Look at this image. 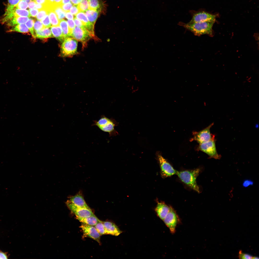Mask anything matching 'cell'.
<instances>
[{
  "mask_svg": "<svg viewBox=\"0 0 259 259\" xmlns=\"http://www.w3.org/2000/svg\"><path fill=\"white\" fill-rule=\"evenodd\" d=\"M24 0L26 1L28 3H29L31 1V0Z\"/></svg>",
  "mask_w": 259,
  "mask_h": 259,
  "instance_id": "52",
  "label": "cell"
},
{
  "mask_svg": "<svg viewBox=\"0 0 259 259\" xmlns=\"http://www.w3.org/2000/svg\"><path fill=\"white\" fill-rule=\"evenodd\" d=\"M73 20L76 26L82 29H86L80 20L75 18H74Z\"/></svg>",
  "mask_w": 259,
  "mask_h": 259,
  "instance_id": "39",
  "label": "cell"
},
{
  "mask_svg": "<svg viewBox=\"0 0 259 259\" xmlns=\"http://www.w3.org/2000/svg\"><path fill=\"white\" fill-rule=\"evenodd\" d=\"M29 12L28 10L16 8L14 7L7 5L5 12L1 20V23L4 24L9 19L18 17H30Z\"/></svg>",
  "mask_w": 259,
  "mask_h": 259,
  "instance_id": "4",
  "label": "cell"
},
{
  "mask_svg": "<svg viewBox=\"0 0 259 259\" xmlns=\"http://www.w3.org/2000/svg\"><path fill=\"white\" fill-rule=\"evenodd\" d=\"M39 11L36 16V18L38 20H41L47 14L48 15V12L45 10L42 9Z\"/></svg>",
  "mask_w": 259,
  "mask_h": 259,
  "instance_id": "35",
  "label": "cell"
},
{
  "mask_svg": "<svg viewBox=\"0 0 259 259\" xmlns=\"http://www.w3.org/2000/svg\"><path fill=\"white\" fill-rule=\"evenodd\" d=\"M51 30L54 37L61 42H63L65 38L63 35L61 27L59 26H52Z\"/></svg>",
  "mask_w": 259,
  "mask_h": 259,
  "instance_id": "22",
  "label": "cell"
},
{
  "mask_svg": "<svg viewBox=\"0 0 259 259\" xmlns=\"http://www.w3.org/2000/svg\"><path fill=\"white\" fill-rule=\"evenodd\" d=\"M197 149L205 153L211 158L219 159L221 158L216 150L215 139L199 144Z\"/></svg>",
  "mask_w": 259,
  "mask_h": 259,
  "instance_id": "5",
  "label": "cell"
},
{
  "mask_svg": "<svg viewBox=\"0 0 259 259\" xmlns=\"http://www.w3.org/2000/svg\"><path fill=\"white\" fill-rule=\"evenodd\" d=\"M92 125L96 126L102 131L108 133L110 135L114 131L115 124L113 121L105 116L101 117L98 120L94 121Z\"/></svg>",
  "mask_w": 259,
  "mask_h": 259,
  "instance_id": "7",
  "label": "cell"
},
{
  "mask_svg": "<svg viewBox=\"0 0 259 259\" xmlns=\"http://www.w3.org/2000/svg\"><path fill=\"white\" fill-rule=\"evenodd\" d=\"M259 259V258L258 257H253L252 258V259Z\"/></svg>",
  "mask_w": 259,
  "mask_h": 259,
  "instance_id": "53",
  "label": "cell"
},
{
  "mask_svg": "<svg viewBox=\"0 0 259 259\" xmlns=\"http://www.w3.org/2000/svg\"><path fill=\"white\" fill-rule=\"evenodd\" d=\"M88 9L100 11L102 4L100 0H88Z\"/></svg>",
  "mask_w": 259,
  "mask_h": 259,
  "instance_id": "24",
  "label": "cell"
},
{
  "mask_svg": "<svg viewBox=\"0 0 259 259\" xmlns=\"http://www.w3.org/2000/svg\"><path fill=\"white\" fill-rule=\"evenodd\" d=\"M41 21L45 28H49L51 27V24L48 14L45 16L41 20Z\"/></svg>",
  "mask_w": 259,
  "mask_h": 259,
  "instance_id": "31",
  "label": "cell"
},
{
  "mask_svg": "<svg viewBox=\"0 0 259 259\" xmlns=\"http://www.w3.org/2000/svg\"><path fill=\"white\" fill-rule=\"evenodd\" d=\"M29 19L28 17H16L9 19L6 23L8 26L12 27L19 24L25 23Z\"/></svg>",
  "mask_w": 259,
  "mask_h": 259,
  "instance_id": "19",
  "label": "cell"
},
{
  "mask_svg": "<svg viewBox=\"0 0 259 259\" xmlns=\"http://www.w3.org/2000/svg\"><path fill=\"white\" fill-rule=\"evenodd\" d=\"M94 226L101 235L106 234V229L102 221H101L98 223Z\"/></svg>",
  "mask_w": 259,
  "mask_h": 259,
  "instance_id": "27",
  "label": "cell"
},
{
  "mask_svg": "<svg viewBox=\"0 0 259 259\" xmlns=\"http://www.w3.org/2000/svg\"><path fill=\"white\" fill-rule=\"evenodd\" d=\"M71 2V0H62L61 4H65Z\"/></svg>",
  "mask_w": 259,
  "mask_h": 259,
  "instance_id": "50",
  "label": "cell"
},
{
  "mask_svg": "<svg viewBox=\"0 0 259 259\" xmlns=\"http://www.w3.org/2000/svg\"><path fill=\"white\" fill-rule=\"evenodd\" d=\"M59 25L61 28L65 38L70 37L67 22L65 20L63 19L60 21Z\"/></svg>",
  "mask_w": 259,
  "mask_h": 259,
  "instance_id": "25",
  "label": "cell"
},
{
  "mask_svg": "<svg viewBox=\"0 0 259 259\" xmlns=\"http://www.w3.org/2000/svg\"><path fill=\"white\" fill-rule=\"evenodd\" d=\"M157 158L160 167L162 176L164 177L176 174L177 171L160 154H157Z\"/></svg>",
  "mask_w": 259,
  "mask_h": 259,
  "instance_id": "8",
  "label": "cell"
},
{
  "mask_svg": "<svg viewBox=\"0 0 259 259\" xmlns=\"http://www.w3.org/2000/svg\"></svg>",
  "mask_w": 259,
  "mask_h": 259,
  "instance_id": "55",
  "label": "cell"
},
{
  "mask_svg": "<svg viewBox=\"0 0 259 259\" xmlns=\"http://www.w3.org/2000/svg\"><path fill=\"white\" fill-rule=\"evenodd\" d=\"M36 3L34 1H30L29 4L28 6L30 9L34 8L35 7Z\"/></svg>",
  "mask_w": 259,
  "mask_h": 259,
  "instance_id": "45",
  "label": "cell"
},
{
  "mask_svg": "<svg viewBox=\"0 0 259 259\" xmlns=\"http://www.w3.org/2000/svg\"><path fill=\"white\" fill-rule=\"evenodd\" d=\"M62 0H55L54 4L55 6H60L61 4Z\"/></svg>",
  "mask_w": 259,
  "mask_h": 259,
  "instance_id": "47",
  "label": "cell"
},
{
  "mask_svg": "<svg viewBox=\"0 0 259 259\" xmlns=\"http://www.w3.org/2000/svg\"><path fill=\"white\" fill-rule=\"evenodd\" d=\"M75 16V18L79 20L82 22L86 29L91 34L92 37L94 38V25L89 22L85 13L80 12Z\"/></svg>",
  "mask_w": 259,
  "mask_h": 259,
  "instance_id": "14",
  "label": "cell"
},
{
  "mask_svg": "<svg viewBox=\"0 0 259 259\" xmlns=\"http://www.w3.org/2000/svg\"><path fill=\"white\" fill-rule=\"evenodd\" d=\"M65 17L68 19H73V16L69 11L66 12Z\"/></svg>",
  "mask_w": 259,
  "mask_h": 259,
  "instance_id": "44",
  "label": "cell"
},
{
  "mask_svg": "<svg viewBox=\"0 0 259 259\" xmlns=\"http://www.w3.org/2000/svg\"><path fill=\"white\" fill-rule=\"evenodd\" d=\"M80 227L84 236L90 238L100 243L101 235L94 226L82 224Z\"/></svg>",
  "mask_w": 259,
  "mask_h": 259,
  "instance_id": "12",
  "label": "cell"
},
{
  "mask_svg": "<svg viewBox=\"0 0 259 259\" xmlns=\"http://www.w3.org/2000/svg\"><path fill=\"white\" fill-rule=\"evenodd\" d=\"M253 182L250 179H246L243 180L242 185L244 188H247L250 186H252L253 184Z\"/></svg>",
  "mask_w": 259,
  "mask_h": 259,
  "instance_id": "37",
  "label": "cell"
},
{
  "mask_svg": "<svg viewBox=\"0 0 259 259\" xmlns=\"http://www.w3.org/2000/svg\"><path fill=\"white\" fill-rule=\"evenodd\" d=\"M170 208V207L164 202H158L155 211L158 217L163 220L168 212Z\"/></svg>",
  "mask_w": 259,
  "mask_h": 259,
  "instance_id": "16",
  "label": "cell"
},
{
  "mask_svg": "<svg viewBox=\"0 0 259 259\" xmlns=\"http://www.w3.org/2000/svg\"><path fill=\"white\" fill-rule=\"evenodd\" d=\"M67 204L68 207L76 217L84 218L94 215L91 210L77 206L69 201L67 202Z\"/></svg>",
  "mask_w": 259,
  "mask_h": 259,
  "instance_id": "11",
  "label": "cell"
},
{
  "mask_svg": "<svg viewBox=\"0 0 259 259\" xmlns=\"http://www.w3.org/2000/svg\"><path fill=\"white\" fill-rule=\"evenodd\" d=\"M35 34L34 38H35L43 39L53 37L51 30L47 28L35 31Z\"/></svg>",
  "mask_w": 259,
  "mask_h": 259,
  "instance_id": "20",
  "label": "cell"
},
{
  "mask_svg": "<svg viewBox=\"0 0 259 259\" xmlns=\"http://www.w3.org/2000/svg\"><path fill=\"white\" fill-rule=\"evenodd\" d=\"M50 22L52 26H59L60 21L59 19L57 16L54 11H50L49 13Z\"/></svg>",
  "mask_w": 259,
  "mask_h": 259,
  "instance_id": "26",
  "label": "cell"
},
{
  "mask_svg": "<svg viewBox=\"0 0 259 259\" xmlns=\"http://www.w3.org/2000/svg\"><path fill=\"white\" fill-rule=\"evenodd\" d=\"M76 217L77 219L82 224L91 226H94L101 221L95 215L84 218Z\"/></svg>",
  "mask_w": 259,
  "mask_h": 259,
  "instance_id": "18",
  "label": "cell"
},
{
  "mask_svg": "<svg viewBox=\"0 0 259 259\" xmlns=\"http://www.w3.org/2000/svg\"><path fill=\"white\" fill-rule=\"evenodd\" d=\"M73 6L71 2L60 6L62 9L65 12H69Z\"/></svg>",
  "mask_w": 259,
  "mask_h": 259,
  "instance_id": "36",
  "label": "cell"
},
{
  "mask_svg": "<svg viewBox=\"0 0 259 259\" xmlns=\"http://www.w3.org/2000/svg\"><path fill=\"white\" fill-rule=\"evenodd\" d=\"M215 21L188 23L182 24L186 29L194 35L200 36L203 35H211L212 28Z\"/></svg>",
  "mask_w": 259,
  "mask_h": 259,
  "instance_id": "2",
  "label": "cell"
},
{
  "mask_svg": "<svg viewBox=\"0 0 259 259\" xmlns=\"http://www.w3.org/2000/svg\"><path fill=\"white\" fill-rule=\"evenodd\" d=\"M54 11L60 21L65 18L66 12L62 9L60 6L56 7Z\"/></svg>",
  "mask_w": 259,
  "mask_h": 259,
  "instance_id": "28",
  "label": "cell"
},
{
  "mask_svg": "<svg viewBox=\"0 0 259 259\" xmlns=\"http://www.w3.org/2000/svg\"><path fill=\"white\" fill-rule=\"evenodd\" d=\"M69 201L77 206L91 210L80 194H77L71 197Z\"/></svg>",
  "mask_w": 259,
  "mask_h": 259,
  "instance_id": "17",
  "label": "cell"
},
{
  "mask_svg": "<svg viewBox=\"0 0 259 259\" xmlns=\"http://www.w3.org/2000/svg\"><path fill=\"white\" fill-rule=\"evenodd\" d=\"M106 231V234L118 236L122 232L114 223L109 221L103 222Z\"/></svg>",
  "mask_w": 259,
  "mask_h": 259,
  "instance_id": "15",
  "label": "cell"
},
{
  "mask_svg": "<svg viewBox=\"0 0 259 259\" xmlns=\"http://www.w3.org/2000/svg\"><path fill=\"white\" fill-rule=\"evenodd\" d=\"M77 41L70 37L65 38L62 44L61 54L63 57H71L77 52Z\"/></svg>",
  "mask_w": 259,
  "mask_h": 259,
  "instance_id": "3",
  "label": "cell"
},
{
  "mask_svg": "<svg viewBox=\"0 0 259 259\" xmlns=\"http://www.w3.org/2000/svg\"><path fill=\"white\" fill-rule=\"evenodd\" d=\"M213 123L199 132L194 131L193 132V137L190 141H195L199 144L206 142L211 140L215 139V135L210 132V129L213 125Z\"/></svg>",
  "mask_w": 259,
  "mask_h": 259,
  "instance_id": "6",
  "label": "cell"
},
{
  "mask_svg": "<svg viewBox=\"0 0 259 259\" xmlns=\"http://www.w3.org/2000/svg\"><path fill=\"white\" fill-rule=\"evenodd\" d=\"M82 0H71V3L74 5H78Z\"/></svg>",
  "mask_w": 259,
  "mask_h": 259,
  "instance_id": "48",
  "label": "cell"
},
{
  "mask_svg": "<svg viewBox=\"0 0 259 259\" xmlns=\"http://www.w3.org/2000/svg\"><path fill=\"white\" fill-rule=\"evenodd\" d=\"M216 16L207 12H202L194 14L189 23L215 21Z\"/></svg>",
  "mask_w": 259,
  "mask_h": 259,
  "instance_id": "13",
  "label": "cell"
},
{
  "mask_svg": "<svg viewBox=\"0 0 259 259\" xmlns=\"http://www.w3.org/2000/svg\"><path fill=\"white\" fill-rule=\"evenodd\" d=\"M200 170L196 169L191 170L177 171L176 174L180 180L185 184L198 193L200 192L196 179Z\"/></svg>",
  "mask_w": 259,
  "mask_h": 259,
  "instance_id": "1",
  "label": "cell"
},
{
  "mask_svg": "<svg viewBox=\"0 0 259 259\" xmlns=\"http://www.w3.org/2000/svg\"><path fill=\"white\" fill-rule=\"evenodd\" d=\"M39 10L36 8H33L29 9V12L31 16L35 17L39 12Z\"/></svg>",
  "mask_w": 259,
  "mask_h": 259,
  "instance_id": "42",
  "label": "cell"
},
{
  "mask_svg": "<svg viewBox=\"0 0 259 259\" xmlns=\"http://www.w3.org/2000/svg\"><path fill=\"white\" fill-rule=\"evenodd\" d=\"M35 7L39 10V11L44 9V6L43 4L36 3Z\"/></svg>",
  "mask_w": 259,
  "mask_h": 259,
  "instance_id": "46",
  "label": "cell"
},
{
  "mask_svg": "<svg viewBox=\"0 0 259 259\" xmlns=\"http://www.w3.org/2000/svg\"><path fill=\"white\" fill-rule=\"evenodd\" d=\"M77 7L80 12H85L88 9L89 4L88 0H82L77 5Z\"/></svg>",
  "mask_w": 259,
  "mask_h": 259,
  "instance_id": "29",
  "label": "cell"
},
{
  "mask_svg": "<svg viewBox=\"0 0 259 259\" xmlns=\"http://www.w3.org/2000/svg\"><path fill=\"white\" fill-rule=\"evenodd\" d=\"M8 5L15 7L19 3L20 0H8Z\"/></svg>",
  "mask_w": 259,
  "mask_h": 259,
  "instance_id": "41",
  "label": "cell"
},
{
  "mask_svg": "<svg viewBox=\"0 0 259 259\" xmlns=\"http://www.w3.org/2000/svg\"><path fill=\"white\" fill-rule=\"evenodd\" d=\"M28 7V3L26 1L24 0H20L18 4L14 7L18 9L25 10Z\"/></svg>",
  "mask_w": 259,
  "mask_h": 259,
  "instance_id": "32",
  "label": "cell"
},
{
  "mask_svg": "<svg viewBox=\"0 0 259 259\" xmlns=\"http://www.w3.org/2000/svg\"><path fill=\"white\" fill-rule=\"evenodd\" d=\"M71 36L77 41L81 42L85 46L87 41L92 37L86 29L75 26L72 31Z\"/></svg>",
  "mask_w": 259,
  "mask_h": 259,
  "instance_id": "9",
  "label": "cell"
},
{
  "mask_svg": "<svg viewBox=\"0 0 259 259\" xmlns=\"http://www.w3.org/2000/svg\"><path fill=\"white\" fill-rule=\"evenodd\" d=\"M67 23L68 25L69 32L71 36L73 30L75 27V24L73 20L72 19H69L68 20Z\"/></svg>",
  "mask_w": 259,
  "mask_h": 259,
  "instance_id": "34",
  "label": "cell"
},
{
  "mask_svg": "<svg viewBox=\"0 0 259 259\" xmlns=\"http://www.w3.org/2000/svg\"><path fill=\"white\" fill-rule=\"evenodd\" d=\"M8 257L7 253L0 250V259H7Z\"/></svg>",
  "mask_w": 259,
  "mask_h": 259,
  "instance_id": "43",
  "label": "cell"
},
{
  "mask_svg": "<svg viewBox=\"0 0 259 259\" xmlns=\"http://www.w3.org/2000/svg\"><path fill=\"white\" fill-rule=\"evenodd\" d=\"M100 12L97 10L88 9L85 12V13L89 22L94 25Z\"/></svg>",
  "mask_w": 259,
  "mask_h": 259,
  "instance_id": "21",
  "label": "cell"
},
{
  "mask_svg": "<svg viewBox=\"0 0 259 259\" xmlns=\"http://www.w3.org/2000/svg\"><path fill=\"white\" fill-rule=\"evenodd\" d=\"M55 0H49V3L52 4H54Z\"/></svg>",
  "mask_w": 259,
  "mask_h": 259,
  "instance_id": "51",
  "label": "cell"
},
{
  "mask_svg": "<svg viewBox=\"0 0 259 259\" xmlns=\"http://www.w3.org/2000/svg\"><path fill=\"white\" fill-rule=\"evenodd\" d=\"M45 28V27L40 20H37L34 23V29L35 32L41 30Z\"/></svg>",
  "mask_w": 259,
  "mask_h": 259,
  "instance_id": "33",
  "label": "cell"
},
{
  "mask_svg": "<svg viewBox=\"0 0 259 259\" xmlns=\"http://www.w3.org/2000/svg\"><path fill=\"white\" fill-rule=\"evenodd\" d=\"M239 258L240 259H252L253 257L250 254L242 253L240 251L239 253Z\"/></svg>",
  "mask_w": 259,
  "mask_h": 259,
  "instance_id": "38",
  "label": "cell"
},
{
  "mask_svg": "<svg viewBox=\"0 0 259 259\" xmlns=\"http://www.w3.org/2000/svg\"><path fill=\"white\" fill-rule=\"evenodd\" d=\"M35 21L34 19L32 18H29L28 21L25 23V25L29 29L33 36L34 38L35 31L34 29V24Z\"/></svg>",
  "mask_w": 259,
  "mask_h": 259,
  "instance_id": "30",
  "label": "cell"
},
{
  "mask_svg": "<svg viewBox=\"0 0 259 259\" xmlns=\"http://www.w3.org/2000/svg\"><path fill=\"white\" fill-rule=\"evenodd\" d=\"M178 219V217L175 211L170 206L169 210L163 221L169 228L172 234L175 232Z\"/></svg>",
  "mask_w": 259,
  "mask_h": 259,
  "instance_id": "10",
  "label": "cell"
},
{
  "mask_svg": "<svg viewBox=\"0 0 259 259\" xmlns=\"http://www.w3.org/2000/svg\"><path fill=\"white\" fill-rule=\"evenodd\" d=\"M35 2L36 3L43 4L46 1V0H35Z\"/></svg>",
  "mask_w": 259,
  "mask_h": 259,
  "instance_id": "49",
  "label": "cell"
},
{
  "mask_svg": "<svg viewBox=\"0 0 259 259\" xmlns=\"http://www.w3.org/2000/svg\"><path fill=\"white\" fill-rule=\"evenodd\" d=\"M8 32H17L24 33H28L29 32L28 28L24 24H20L13 27L8 31Z\"/></svg>",
  "mask_w": 259,
  "mask_h": 259,
  "instance_id": "23",
  "label": "cell"
},
{
  "mask_svg": "<svg viewBox=\"0 0 259 259\" xmlns=\"http://www.w3.org/2000/svg\"><path fill=\"white\" fill-rule=\"evenodd\" d=\"M33 0V1H35V0Z\"/></svg>",
  "mask_w": 259,
  "mask_h": 259,
  "instance_id": "54",
  "label": "cell"
},
{
  "mask_svg": "<svg viewBox=\"0 0 259 259\" xmlns=\"http://www.w3.org/2000/svg\"><path fill=\"white\" fill-rule=\"evenodd\" d=\"M72 14L75 16L80 11L78 8L77 5L73 6L70 10V12Z\"/></svg>",
  "mask_w": 259,
  "mask_h": 259,
  "instance_id": "40",
  "label": "cell"
}]
</instances>
